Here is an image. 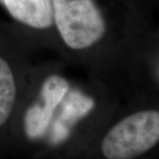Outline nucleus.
<instances>
[{
    "mask_svg": "<svg viewBox=\"0 0 159 159\" xmlns=\"http://www.w3.org/2000/svg\"><path fill=\"white\" fill-rule=\"evenodd\" d=\"M11 17L35 29H49L53 24L51 0H0Z\"/></svg>",
    "mask_w": 159,
    "mask_h": 159,
    "instance_id": "20e7f679",
    "label": "nucleus"
},
{
    "mask_svg": "<svg viewBox=\"0 0 159 159\" xmlns=\"http://www.w3.org/2000/svg\"><path fill=\"white\" fill-rule=\"evenodd\" d=\"M53 22L70 49L81 51L101 41L106 25L95 0H51Z\"/></svg>",
    "mask_w": 159,
    "mask_h": 159,
    "instance_id": "f257e3e1",
    "label": "nucleus"
},
{
    "mask_svg": "<svg viewBox=\"0 0 159 159\" xmlns=\"http://www.w3.org/2000/svg\"><path fill=\"white\" fill-rule=\"evenodd\" d=\"M68 89L67 81L60 76L52 75L46 79L41 92L43 103L31 107L26 115V130L29 136L39 135L45 130L56 106L66 97Z\"/></svg>",
    "mask_w": 159,
    "mask_h": 159,
    "instance_id": "7ed1b4c3",
    "label": "nucleus"
},
{
    "mask_svg": "<svg viewBox=\"0 0 159 159\" xmlns=\"http://www.w3.org/2000/svg\"><path fill=\"white\" fill-rule=\"evenodd\" d=\"M159 142V111L146 110L127 116L109 131L101 150L107 159H134Z\"/></svg>",
    "mask_w": 159,
    "mask_h": 159,
    "instance_id": "f03ea898",
    "label": "nucleus"
},
{
    "mask_svg": "<svg viewBox=\"0 0 159 159\" xmlns=\"http://www.w3.org/2000/svg\"><path fill=\"white\" fill-rule=\"evenodd\" d=\"M16 98L15 79L9 64L0 57V126L9 119Z\"/></svg>",
    "mask_w": 159,
    "mask_h": 159,
    "instance_id": "39448f33",
    "label": "nucleus"
}]
</instances>
